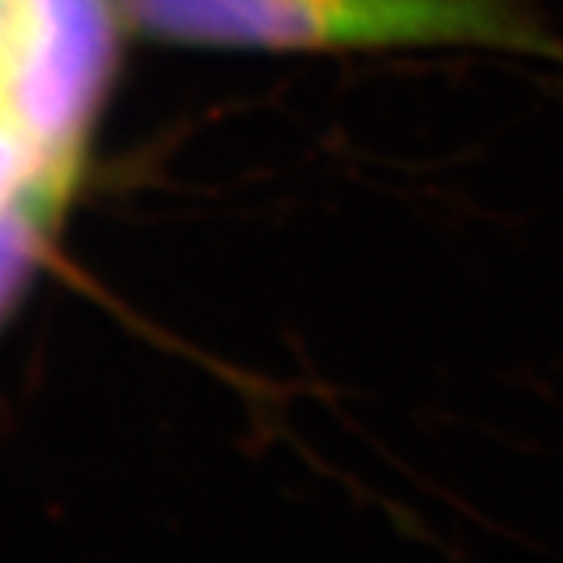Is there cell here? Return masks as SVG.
Instances as JSON below:
<instances>
[{
  "instance_id": "6da1fadb",
  "label": "cell",
  "mask_w": 563,
  "mask_h": 563,
  "mask_svg": "<svg viewBox=\"0 0 563 563\" xmlns=\"http://www.w3.org/2000/svg\"><path fill=\"white\" fill-rule=\"evenodd\" d=\"M147 38L222 51L488 47L563 63L532 0H120Z\"/></svg>"
},
{
  "instance_id": "7a4b0ae2",
  "label": "cell",
  "mask_w": 563,
  "mask_h": 563,
  "mask_svg": "<svg viewBox=\"0 0 563 563\" xmlns=\"http://www.w3.org/2000/svg\"><path fill=\"white\" fill-rule=\"evenodd\" d=\"M120 0H3L0 95L69 201L117 60Z\"/></svg>"
},
{
  "instance_id": "3957f363",
  "label": "cell",
  "mask_w": 563,
  "mask_h": 563,
  "mask_svg": "<svg viewBox=\"0 0 563 563\" xmlns=\"http://www.w3.org/2000/svg\"><path fill=\"white\" fill-rule=\"evenodd\" d=\"M66 203L32 188L0 203V317L20 298Z\"/></svg>"
},
{
  "instance_id": "277c9868",
  "label": "cell",
  "mask_w": 563,
  "mask_h": 563,
  "mask_svg": "<svg viewBox=\"0 0 563 563\" xmlns=\"http://www.w3.org/2000/svg\"><path fill=\"white\" fill-rule=\"evenodd\" d=\"M32 188H41L44 195H51L44 188L41 157L38 151H35V144L25 135V129L13 117L10 103L3 101V95H0V203L13 201V198H20L25 191H32Z\"/></svg>"
},
{
  "instance_id": "5b68a950",
  "label": "cell",
  "mask_w": 563,
  "mask_h": 563,
  "mask_svg": "<svg viewBox=\"0 0 563 563\" xmlns=\"http://www.w3.org/2000/svg\"><path fill=\"white\" fill-rule=\"evenodd\" d=\"M0 47H3V0H0Z\"/></svg>"
}]
</instances>
